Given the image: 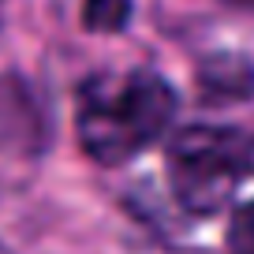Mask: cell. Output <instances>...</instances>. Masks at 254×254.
Listing matches in <instances>:
<instances>
[{
  "mask_svg": "<svg viewBox=\"0 0 254 254\" xmlns=\"http://www.w3.org/2000/svg\"><path fill=\"white\" fill-rule=\"evenodd\" d=\"M198 97L206 105H236L254 97V64L239 53H213L198 64Z\"/></svg>",
  "mask_w": 254,
  "mask_h": 254,
  "instance_id": "obj_4",
  "label": "cell"
},
{
  "mask_svg": "<svg viewBox=\"0 0 254 254\" xmlns=\"http://www.w3.org/2000/svg\"><path fill=\"white\" fill-rule=\"evenodd\" d=\"M45 109L38 105V97L30 94L26 79L4 75L0 79V146L11 150H34L38 153L45 146Z\"/></svg>",
  "mask_w": 254,
  "mask_h": 254,
  "instance_id": "obj_3",
  "label": "cell"
},
{
  "mask_svg": "<svg viewBox=\"0 0 254 254\" xmlns=\"http://www.w3.org/2000/svg\"><path fill=\"white\" fill-rule=\"evenodd\" d=\"M176 116V90L153 67L97 71L79 86L75 131L94 165L116 168L135 161L168 131Z\"/></svg>",
  "mask_w": 254,
  "mask_h": 254,
  "instance_id": "obj_1",
  "label": "cell"
},
{
  "mask_svg": "<svg viewBox=\"0 0 254 254\" xmlns=\"http://www.w3.org/2000/svg\"><path fill=\"white\" fill-rule=\"evenodd\" d=\"M0 4H4V0H0Z\"/></svg>",
  "mask_w": 254,
  "mask_h": 254,
  "instance_id": "obj_8",
  "label": "cell"
},
{
  "mask_svg": "<svg viewBox=\"0 0 254 254\" xmlns=\"http://www.w3.org/2000/svg\"><path fill=\"white\" fill-rule=\"evenodd\" d=\"M232 4H239V8H247V11H254V0H232Z\"/></svg>",
  "mask_w": 254,
  "mask_h": 254,
  "instance_id": "obj_7",
  "label": "cell"
},
{
  "mask_svg": "<svg viewBox=\"0 0 254 254\" xmlns=\"http://www.w3.org/2000/svg\"><path fill=\"white\" fill-rule=\"evenodd\" d=\"M247 176H254V131L190 124L180 127L168 142L172 194L194 217L224 209Z\"/></svg>",
  "mask_w": 254,
  "mask_h": 254,
  "instance_id": "obj_2",
  "label": "cell"
},
{
  "mask_svg": "<svg viewBox=\"0 0 254 254\" xmlns=\"http://www.w3.org/2000/svg\"><path fill=\"white\" fill-rule=\"evenodd\" d=\"M131 19V0H86L82 26L90 34H120Z\"/></svg>",
  "mask_w": 254,
  "mask_h": 254,
  "instance_id": "obj_5",
  "label": "cell"
},
{
  "mask_svg": "<svg viewBox=\"0 0 254 254\" xmlns=\"http://www.w3.org/2000/svg\"><path fill=\"white\" fill-rule=\"evenodd\" d=\"M228 251L232 254H254V198L232 213L228 221Z\"/></svg>",
  "mask_w": 254,
  "mask_h": 254,
  "instance_id": "obj_6",
  "label": "cell"
}]
</instances>
